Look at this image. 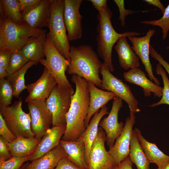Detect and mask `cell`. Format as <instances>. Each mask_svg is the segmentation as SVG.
Returning a JSON list of instances; mask_svg holds the SVG:
<instances>
[{
    "instance_id": "cell-31",
    "label": "cell",
    "mask_w": 169,
    "mask_h": 169,
    "mask_svg": "<svg viewBox=\"0 0 169 169\" xmlns=\"http://www.w3.org/2000/svg\"><path fill=\"white\" fill-rule=\"evenodd\" d=\"M156 72L157 74L160 75L163 83L162 96L160 100L157 102L150 105L151 107H154L161 104L169 105V79L167 77L166 72L162 65L158 63L156 65Z\"/></svg>"
},
{
    "instance_id": "cell-11",
    "label": "cell",
    "mask_w": 169,
    "mask_h": 169,
    "mask_svg": "<svg viewBox=\"0 0 169 169\" xmlns=\"http://www.w3.org/2000/svg\"><path fill=\"white\" fill-rule=\"evenodd\" d=\"M105 133L99 127L87 162L88 169H112L115 164L113 157L105 149Z\"/></svg>"
},
{
    "instance_id": "cell-10",
    "label": "cell",
    "mask_w": 169,
    "mask_h": 169,
    "mask_svg": "<svg viewBox=\"0 0 169 169\" xmlns=\"http://www.w3.org/2000/svg\"><path fill=\"white\" fill-rule=\"evenodd\" d=\"M31 117V129L34 137L42 139L53 125L52 114L45 100H34L28 103Z\"/></svg>"
},
{
    "instance_id": "cell-25",
    "label": "cell",
    "mask_w": 169,
    "mask_h": 169,
    "mask_svg": "<svg viewBox=\"0 0 169 169\" xmlns=\"http://www.w3.org/2000/svg\"><path fill=\"white\" fill-rule=\"evenodd\" d=\"M60 144L65 151L67 157L81 169H88L85 161V146L81 141H64L61 140Z\"/></svg>"
},
{
    "instance_id": "cell-35",
    "label": "cell",
    "mask_w": 169,
    "mask_h": 169,
    "mask_svg": "<svg viewBox=\"0 0 169 169\" xmlns=\"http://www.w3.org/2000/svg\"><path fill=\"white\" fill-rule=\"evenodd\" d=\"M32 155L23 157L13 156L6 160H0V169H23V163L30 161Z\"/></svg>"
},
{
    "instance_id": "cell-8",
    "label": "cell",
    "mask_w": 169,
    "mask_h": 169,
    "mask_svg": "<svg viewBox=\"0 0 169 169\" xmlns=\"http://www.w3.org/2000/svg\"><path fill=\"white\" fill-rule=\"evenodd\" d=\"M102 79L101 89L102 90L112 92L127 104L130 111V115L141 111L138 108V103L130 86L121 80L114 76L111 73L107 65L102 63L100 69Z\"/></svg>"
},
{
    "instance_id": "cell-41",
    "label": "cell",
    "mask_w": 169,
    "mask_h": 169,
    "mask_svg": "<svg viewBox=\"0 0 169 169\" xmlns=\"http://www.w3.org/2000/svg\"><path fill=\"white\" fill-rule=\"evenodd\" d=\"M54 169H81L67 157L62 158Z\"/></svg>"
},
{
    "instance_id": "cell-33",
    "label": "cell",
    "mask_w": 169,
    "mask_h": 169,
    "mask_svg": "<svg viewBox=\"0 0 169 169\" xmlns=\"http://www.w3.org/2000/svg\"><path fill=\"white\" fill-rule=\"evenodd\" d=\"M28 61L21 50L12 52L7 70L8 76L20 69Z\"/></svg>"
},
{
    "instance_id": "cell-30",
    "label": "cell",
    "mask_w": 169,
    "mask_h": 169,
    "mask_svg": "<svg viewBox=\"0 0 169 169\" xmlns=\"http://www.w3.org/2000/svg\"><path fill=\"white\" fill-rule=\"evenodd\" d=\"M0 12L1 18H8L18 24L24 22L18 0H0Z\"/></svg>"
},
{
    "instance_id": "cell-12",
    "label": "cell",
    "mask_w": 169,
    "mask_h": 169,
    "mask_svg": "<svg viewBox=\"0 0 169 169\" xmlns=\"http://www.w3.org/2000/svg\"><path fill=\"white\" fill-rule=\"evenodd\" d=\"M64 20L69 41L80 39L82 36V21L83 16L79 8L83 0H64Z\"/></svg>"
},
{
    "instance_id": "cell-27",
    "label": "cell",
    "mask_w": 169,
    "mask_h": 169,
    "mask_svg": "<svg viewBox=\"0 0 169 169\" xmlns=\"http://www.w3.org/2000/svg\"><path fill=\"white\" fill-rule=\"evenodd\" d=\"M129 156L137 169H150V161L146 156L137 137L134 130L131 136Z\"/></svg>"
},
{
    "instance_id": "cell-42",
    "label": "cell",
    "mask_w": 169,
    "mask_h": 169,
    "mask_svg": "<svg viewBox=\"0 0 169 169\" xmlns=\"http://www.w3.org/2000/svg\"><path fill=\"white\" fill-rule=\"evenodd\" d=\"M132 166L133 163L129 155L120 164H115L112 169H133Z\"/></svg>"
},
{
    "instance_id": "cell-15",
    "label": "cell",
    "mask_w": 169,
    "mask_h": 169,
    "mask_svg": "<svg viewBox=\"0 0 169 169\" xmlns=\"http://www.w3.org/2000/svg\"><path fill=\"white\" fill-rule=\"evenodd\" d=\"M156 32L155 29H149L144 36H130L128 38L132 45L131 48L144 65L150 80L153 81L156 84L159 86L160 82L154 75L149 58L150 41Z\"/></svg>"
},
{
    "instance_id": "cell-43",
    "label": "cell",
    "mask_w": 169,
    "mask_h": 169,
    "mask_svg": "<svg viewBox=\"0 0 169 169\" xmlns=\"http://www.w3.org/2000/svg\"><path fill=\"white\" fill-rule=\"evenodd\" d=\"M99 12H102L108 7L107 0H89Z\"/></svg>"
},
{
    "instance_id": "cell-19",
    "label": "cell",
    "mask_w": 169,
    "mask_h": 169,
    "mask_svg": "<svg viewBox=\"0 0 169 169\" xmlns=\"http://www.w3.org/2000/svg\"><path fill=\"white\" fill-rule=\"evenodd\" d=\"M66 128V126L53 125L42 138L30 161L40 158L58 146Z\"/></svg>"
},
{
    "instance_id": "cell-7",
    "label": "cell",
    "mask_w": 169,
    "mask_h": 169,
    "mask_svg": "<svg viewBox=\"0 0 169 169\" xmlns=\"http://www.w3.org/2000/svg\"><path fill=\"white\" fill-rule=\"evenodd\" d=\"M44 49L46 58L41 59L40 62L54 77L59 86L64 89L72 88L65 73L70 62L59 52L48 33L44 43Z\"/></svg>"
},
{
    "instance_id": "cell-38",
    "label": "cell",
    "mask_w": 169,
    "mask_h": 169,
    "mask_svg": "<svg viewBox=\"0 0 169 169\" xmlns=\"http://www.w3.org/2000/svg\"><path fill=\"white\" fill-rule=\"evenodd\" d=\"M0 135L4 138L9 143H10L16 138V137L9 130L5 121L0 114Z\"/></svg>"
},
{
    "instance_id": "cell-4",
    "label": "cell",
    "mask_w": 169,
    "mask_h": 169,
    "mask_svg": "<svg viewBox=\"0 0 169 169\" xmlns=\"http://www.w3.org/2000/svg\"><path fill=\"white\" fill-rule=\"evenodd\" d=\"M46 32V30L32 28L24 22L19 24L0 17V49H7L12 53L21 50L26 44Z\"/></svg>"
},
{
    "instance_id": "cell-47",
    "label": "cell",
    "mask_w": 169,
    "mask_h": 169,
    "mask_svg": "<svg viewBox=\"0 0 169 169\" xmlns=\"http://www.w3.org/2000/svg\"><path fill=\"white\" fill-rule=\"evenodd\" d=\"M166 49H169V46H167L166 48Z\"/></svg>"
},
{
    "instance_id": "cell-44",
    "label": "cell",
    "mask_w": 169,
    "mask_h": 169,
    "mask_svg": "<svg viewBox=\"0 0 169 169\" xmlns=\"http://www.w3.org/2000/svg\"><path fill=\"white\" fill-rule=\"evenodd\" d=\"M20 2L22 12L29 7L32 6L41 0H18Z\"/></svg>"
},
{
    "instance_id": "cell-37",
    "label": "cell",
    "mask_w": 169,
    "mask_h": 169,
    "mask_svg": "<svg viewBox=\"0 0 169 169\" xmlns=\"http://www.w3.org/2000/svg\"><path fill=\"white\" fill-rule=\"evenodd\" d=\"M114 2L118 7L119 16L118 19L121 21V26L122 27L125 26V17L126 16L131 15L136 13L141 12L142 13L147 12L149 11H133L130 9H127L125 7L124 1L123 0H114Z\"/></svg>"
},
{
    "instance_id": "cell-34",
    "label": "cell",
    "mask_w": 169,
    "mask_h": 169,
    "mask_svg": "<svg viewBox=\"0 0 169 169\" xmlns=\"http://www.w3.org/2000/svg\"><path fill=\"white\" fill-rule=\"evenodd\" d=\"M13 96L12 87L7 79H0V105L10 106Z\"/></svg>"
},
{
    "instance_id": "cell-5",
    "label": "cell",
    "mask_w": 169,
    "mask_h": 169,
    "mask_svg": "<svg viewBox=\"0 0 169 169\" xmlns=\"http://www.w3.org/2000/svg\"><path fill=\"white\" fill-rule=\"evenodd\" d=\"M51 15L47 33L60 54L70 62L69 57L70 46L63 15L64 0H50Z\"/></svg>"
},
{
    "instance_id": "cell-3",
    "label": "cell",
    "mask_w": 169,
    "mask_h": 169,
    "mask_svg": "<svg viewBox=\"0 0 169 169\" xmlns=\"http://www.w3.org/2000/svg\"><path fill=\"white\" fill-rule=\"evenodd\" d=\"M112 15V12L108 7L102 12L98 13L97 15L98 21L97 26L98 34L96 38L97 54L111 72L114 70L112 59V49L119 39L123 36L128 37L143 34L134 31L117 33L113 28L111 22Z\"/></svg>"
},
{
    "instance_id": "cell-6",
    "label": "cell",
    "mask_w": 169,
    "mask_h": 169,
    "mask_svg": "<svg viewBox=\"0 0 169 169\" xmlns=\"http://www.w3.org/2000/svg\"><path fill=\"white\" fill-rule=\"evenodd\" d=\"M22 100L20 97L10 106L0 105V114L10 131L17 138L34 137L31 126V117L22 108Z\"/></svg>"
},
{
    "instance_id": "cell-22",
    "label": "cell",
    "mask_w": 169,
    "mask_h": 169,
    "mask_svg": "<svg viewBox=\"0 0 169 169\" xmlns=\"http://www.w3.org/2000/svg\"><path fill=\"white\" fill-rule=\"evenodd\" d=\"M134 130L139 143L150 162L156 164L159 169H161L167 165L169 163V156L160 150L156 144L147 141L138 128H136Z\"/></svg>"
},
{
    "instance_id": "cell-45",
    "label": "cell",
    "mask_w": 169,
    "mask_h": 169,
    "mask_svg": "<svg viewBox=\"0 0 169 169\" xmlns=\"http://www.w3.org/2000/svg\"><path fill=\"white\" fill-rule=\"evenodd\" d=\"M149 5H152L158 8L163 14L165 12L166 8L159 0H143Z\"/></svg>"
},
{
    "instance_id": "cell-13",
    "label": "cell",
    "mask_w": 169,
    "mask_h": 169,
    "mask_svg": "<svg viewBox=\"0 0 169 169\" xmlns=\"http://www.w3.org/2000/svg\"><path fill=\"white\" fill-rule=\"evenodd\" d=\"M122 100L116 96L113 100L111 110L107 117L100 121L99 126L104 130L106 134V141L110 148L113 146L116 139L121 133L124 124L119 122L118 114L123 107Z\"/></svg>"
},
{
    "instance_id": "cell-1",
    "label": "cell",
    "mask_w": 169,
    "mask_h": 169,
    "mask_svg": "<svg viewBox=\"0 0 169 169\" xmlns=\"http://www.w3.org/2000/svg\"><path fill=\"white\" fill-rule=\"evenodd\" d=\"M71 80L75 84V90L66 115V128L61 139L64 141H76L84 132L90 101L87 81L76 75H72Z\"/></svg>"
},
{
    "instance_id": "cell-24",
    "label": "cell",
    "mask_w": 169,
    "mask_h": 169,
    "mask_svg": "<svg viewBox=\"0 0 169 169\" xmlns=\"http://www.w3.org/2000/svg\"><path fill=\"white\" fill-rule=\"evenodd\" d=\"M108 110V107L105 105L101 108L99 111L98 110L95 113L84 132L77 139L81 141L85 144L86 149L85 158L86 163L92 146L98 133L99 124L104 115L109 114L110 112Z\"/></svg>"
},
{
    "instance_id": "cell-16",
    "label": "cell",
    "mask_w": 169,
    "mask_h": 169,
    "mask_svg": "<svg viewBox=\"0 0 169 169\" xmlns=\"http://www.w3.org/2000/svg\"><path fill=\"white\" fill-rule=\"evenodd\" d=\"M135 115L127 117L122 131L116 139L114 145L108 151L116 164H120L128 155L133 132V126L136 122Z\"/></svg>"
},
{
    "instance_id": "cell-39",
    "label": "cell",
    "mask_w": 169,
    "mask_h": 169,
    "mask_svg": "<svg viewBox=\"0 0 169 169\" xmlns=\"http://www.w3.org/2000/svg\"><path fill=\"white\" fill-rule=\"evenodd\" d=\"M8 141L0 136V160H8L12 156L8 146Z\"/></svg>"
},
{
    "instance_id": "cell-21",
    "label": "cell",
    "mask_w": 169,
    "mask_h": 169,
    "mask_svg": "<svg viewBox=\"0 0 169 169\" xmlns=\"http://www.w3.org/2000/svg\"><path fill=\"white\" fill-rule=\"evenodd\" d=\"M126 38L120 37L114 47L118 55L120 65L125 70L137 68L140 66V59L131 48Z\"/></svg>"
},
{
    "instance_id": "cell-26",
    "label": "cell",
    "mask_w": 169,
    "mask_h": 169,
    "mask_svg": "<svg viewBox=\"0 0 169 169\" xmlns=\"http://www.w3.org/2000/svg\"><path fill=\"white\" fill-rule=\"evenodd\" d=\"M42 139L36 137H18L8 143L12 156L23 157L32 155L35 151Z\"/></svg>"
},
{
    "instance_id": "cell-9",
    "label": "cell",
    "mask_w": 169,
    "mask_h": 169,
    "mask_svg": "<svg viewBox=\"0 0 169 169\" xmlns=\"http://www.w3.org/2000/svg\"><path fill=\"white\" fill-rule=\"evenodd\" d=\"M74 92L72 87L64 89L57 84L46 100L47 105L52 115L53 126H66V115Z\"/></svg>"
},
{
    "instance_id": "cell-23",
    "label": "cell",
    "mask_w": 169,
    "mask_h": 169,
    "mask_svg": "<svg viewBox=\"0 0 169 169\" xmlns=\"http://www.w3.org/2000/svg\"><path fill=\"white\" fill-rule=\"evenodd\" d=\"M64 149L60 144L44 156L24 165L23 169H54L58 162L67 157Z\"/></svg>"
},
{
    "instance_id": "cell-28",
    "label": "cell",
    "mask_w": 169,
    "mask_h": 169,
    "mask_svg": "<svg viewBox=\"0 0 169 169\" xmlns=\"http://www.w3.org/2000/svg\"><path fill=\"white\" fill-rule=\"evenodd\" d=\"M46 33L24 45L21 50L25 58L28 60L38 63L45 56L44 45Z\"/></svg>"
},
{
    "instance_id": "cell-17",
    "label": "cell",
    "mask_w": 169,
    "mask_h": 169,
    "mask_svg": "<svg viewBox=\"0 0 169 169\" xmlns=\"http://www.w3.org/2000/svg\"><path fill=\"white\" fill-rule=\"evenodd\" d=\"M57 84L54 78L44 67L41 77L35 82L26 85L29 94L25 101L28 103L34 100L46 101Z\"/></svg>"
},
{
    "instance_id": "cell-18",
    "label": "cell",
    "mask_w": 169,
    "mask_h": 169,
    "mask_svg": "<svg viewBox=\"0 0 169 169\" xmlns=\"http://www.w3.org/2000/svg\"><path fill=\"white\" fill-rule=\"evenodd\" d=\"M123 76L126 81L141 87L145 96L149 97L152 93L156 96L161 97L163 87L156 85L148 79L144 71L140 68L130 69L125 72Z\"/></svg>"
},
{
    "instance_id": "cell-29",
    "label": "cell",
    "mask_w": 169,
    "mask_h": 169,
    "mask_svg": "<svg viewBox=\"0 0 169 169\" xmlns=\"http://www.w3.org/2000/svg\"><path fill=\"white\" fill-rule=\"evenodd\" d=\"M38 63L36 62L29 61L20 69L7 76L6 79L12 87L14 97L18 98L20 93L27 89L25 83V74L28 69Z\"/></svg>"
},
{
    "instance_id": "cell-40",
    "label": "cell",
    "mask_w": 169,
    "mask_h": 169,
    "mask_svg": "<svg viewBox=\"0 0 169 169\" xmlns=\"http://www.w3.org/2000/svg\"><path fill=\"white\" fill-rule=\"evenodd\" d=\"M150 54L155 60L158 61L167 72L169 75V63L165 61L162 56L159 54L150 44L149 48Z\"/></svg>"
},
{
    "instance_id": "cell-46",
    "label": "cell",
    "mask_w": 169,
    "mask_h": 169,
    "mask_svg": "<svg viewBox=\"0 0 169 169\" xmlns=\"http://www.w3.org/2000/svg\"><path fill=\"white\" fill-rule=\"evenodd\" d=\"M157 169H159L157 168ZM161 169H169V163Z\"/></svg>"
},
{
    "instance_id": "cell-14",
    "label": "cell",
    "mask_w": 169,
    "mask_h": 169,
    "mask_svg": "<svg viewBox=\"0 0 169 169\" xmlns=\"http://www.w3.org/2000/svg\"><path fill=\"white\" fill-rule=\"evenodd\" d=\"M51 15L50 0H41L22 12L23 21L31 27L36 29H41L45 27L48 28Z\"/></svg>"
},
{
    "instance_id": "cell-2",
    "label": "cell",
    "mask_w": 169,
    "mask_h": 169,
    "mask_svg": "<svg viewBox=\"0 0 169 169\" xmlns=\"http://www.w3.org/2000/svg\"><path fill=\"white\" fill-rule=\"evenodd\" d=\"M69 57L71 61L68 74L77 75L101 88L102 79L99 72L102 63L97 53L91 46H70Z\"/></svg>"
},
{
    "instance_id": "cell-36",
    "label": "cell",
    "mask_w": 169,
    "mask_h": 169,
    "mask_svg": "<svg viewBox=\"0 0 169 169\" xmlns=\"http://www.w3.org/2000/svg\"><path fill=\"white\" fill-rule=\"evenodd\" d=\"M12 52L7 49H0V79L8 76L7 70L10 61Z\"/></svg>"
},
{
    "instance_id": "cell-32",
    "label": "cell",
    "mask_w": 169,
    "mask_h": 169,
    "mask_svg": "<svg viewBox=\"0 0 169 169\" xmlns=\"http://www.w3.org/2000/svg\"><path fill=\"white\" fill-rule=\"evenodd\" d=\"M141 24L158 26L162 30V38L165 40L169 31V4L166 8L162 17L156 20H145L140 22Z\"/></svg>"
},
{
    "instance_id": "cell-20",
    "label": "cell",
    "mask_w": 169,
    "mask_h": 169,
    "mask_svg": "<svg viewBox=\"0 0 169 169\" xmlns=\"http://www.w3.org/2000/svg\"><path fill=\"white\" fill-rule=\"evenodd\" d=\"M90 95L89 111L84 121L86 127L88 125L90 119L100 108H102L110 100L116 96L113 93L101 90L93 83L87 81Z\"/></svg>"
}]
</instances>
